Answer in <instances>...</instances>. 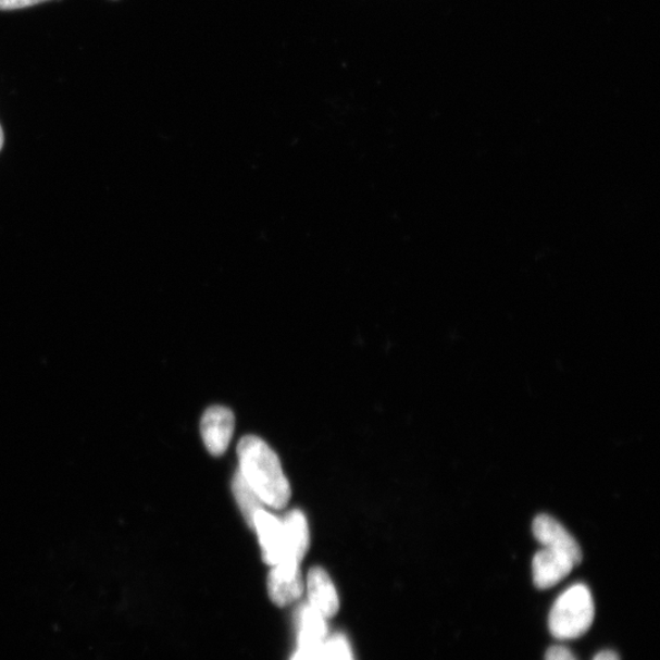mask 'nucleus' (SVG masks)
<instances>
[{
	"label": "nucleus",
	"instance_id": "f257e3e1",
	"mask_svg": "<svg viewBox=\"0 0 660 660\" xmlns=\"http://www.w3.org/2000/svg\"><path fill=\"white\" fill-rule=\"evenodd\" d=\"M241 475L263 501L275 510L288 506L291 489L281 460L260 437L246 436L238 445Z\"/></svg>",
	"mask_w": 660,
	"mask_h": 660
},
{
	"label": "nucleus",
	"instance_id": "f03ea898",
	"mask_svg": "<svg viewBox=\"0 0 660 660\" xmlns=\"http://www.w3.org/2000/svg\"><path fill=\"white\" fill-rule=\"evenodd\" d=\"M595 620V602L589 588L583 584L569 587L550 609L549 632L560 642L584 636Z\"/></svg>",
	"mask_w": 660,
	"mask_h": 660
},
{
	"label": "nucleus",
	"instance_id": "7ed1b4c3",
	"mask_svg": "<svg viewBox=\"0 0 660 660\" xmlns=\"http://www.w3.org/2000/svg\"><path fill=\"white\" fill-rule=\"evenodd\" d=\"M234 429L235 416L231 409L215 406L206 410L201 420V436L210 454H224L231 445Z\"/></svg>",
	"mask_w": 660,
	"mask_h": 660
},
{
	"label": "nucleus",
	"instance_id": "20e7f679",
	"mask_svg": "<svg viewBox=\"0 0 660 660\" xmlns=\"http://www.w3.org/2000/svg\"><path fill=\"white\" fill-rule=\"evenodd\" d=\"M576 565L577 561L563 551L544 547L532 563L534 583L540 589L555 587L569 576Z\"/></svg>",
	"mask_w": 660,
	"mask_h": 660
},
{
	"label": "nucleus",
	"instance_id": "39448f33",
	"mask_svg": "<svg viewBox=\"0 0 660 660\" xmlns=\"http://www.w3.org/2000/svg\"><path fill=\"white\" fill-rule=\"evenodd\" d=\"M284 527V551L279 564L300 565L310 547L308 519L299 509L288 512L282 520Z\"/></svg>",
	"mask_w": 660,
	"mask_h": 660
},
{
	"label": "nucleus",
	"instance_id": "423d86ee",
	"mask_svg": "<svg viewBox=\"0 0 660 660\" xmlns=\"http://www.w3.org/2000/svg\"><path fill=\"white\" fill-rule=\"evenodd\" d=\"M252 530L259 536L264 563L271 566L279 564L284 551L282 520L262 509L254 515Z\"/></svg>",
	"mask_w": 660,
	"mask_h": 660
},
{
	"label": "nucleus",
	"instance_id": "0eeeda50",
	"mask_svg": "<svg viewBox=\"0 0 660 660\" xmlns=\"http://www.w3.org/2000/svg\"><path fill=\"white\" fill-rule=\"evenodd\" d=\"M534 535L541 547L563 551V553L575 559L577 563L583 560V551L568 530L555 518L539 515L534 521Z\"/></svg>",
	"mask_w": 660,
	"mask_h": 660
},
{
	"label": "nucleus",
	"instance_id": "6e6552de",
	"mask_svg": "<svg viewBox=\"0 0 660 660\" xmlns=\"http://www.w3.org/2000/svg\"><path fill=\"white\" fill-rule=\"evenodd\" d=\"M302 590L300 565L283 563L272 566L269 594L275 605L284 607L294 603L301 597Z\"/></svg>",
	"mask_w": 660,
	"mask_h": 660
},
{
	"label": "nucleus",
	"instance_id": "1a4fd4ad",
	"mask_svg": "<svg viewBox=\"0 0 660 660\" xmlns=\"http://www.w3.org/2000/svg\"><path fill=\"white\" fill-rule=\"evenodd\" d=\"M309 605L323 618L338 613L339 597L329 575L322 568H312L308 576Z\"/></svg>",
	"mask_w": 660,
	"mask_h": 660
},
{
	"label": "nucleus",
	"instance_id": "9d476101",
	"mask_svg": "<svg viewBox=\"0 0 660 660\" xmlns=\"http://www.w3.org/2000/svg\"><path fill=\"white\" fill-rule=\"evenodd\" d=\"M232 488L246 524L252 528L254 515L264 507L263 501L248 484V481L244 478L239 470L235 472Z\"/></svg>",
	"mask_w": 660,
	"mask_h": 660
},
{
	"label": "nucleus",
	"instance_id": "9b49d317",
	"mask_svg": "<svg viewBox=\"0 0 660 660\" xmlns=\"http://www.w3.org/2000/svg\"><path fill=\"white\" fill-rule=\"evenodd\" d=\"M328 639L323 643H299V651L292 660H331Z\"/></svg>",
	"mask_w": 660,
	"mask_h": 660
},
{
	"label": "nucleus",
	"instance_id": "f8f14e48",
	"mask_svg": "<svg viewBox=\"0 0 660 660\" xmlns=\"http://www.w3.org/2000/svg\"><path fill=\"white\" fill-rule=\"evenodd\" d=\"M327 646L331 660H353L348 639L343 635L328 638Z\"/></svg>",
	"mask_w": 660,
	"mask_h": 660
},
{
	"label": "nucleus",
	"instance_id": "ddd939ff",
	"mask_svg": "<svg viewBox=\"0 0 660 660\" xmlns=\"http://www.w3.org/2000/svg\"><path fill=\"white\" fill-rule=\"evenodd\" d=\"M546 660H577V658L569 648L564 646H553L548 649Z\"/></svg>",
	"mask_w": 660,
	"mask_h": 660
},
{
	"label": "nucleus",
	"instance_id": "4468645a",
	"mask_svg": "<svg viewBox=\"0 0 660 660\" xmlns=\"http://www.w3.org/2000/svg\"><path fill=\"white\" fill-rule=\"evenodd\" d=\"M47 2V0H0V10H15Z\"/></svg>",
	"mask_w": 660,
	"mask_h": 660
},
{
	"label": "nucleus",
	"instance_id": "2eb2a0df",
	"mask_svg": "<svg viewBox=\"0 0 660 660\" xmlns=\"http://www.w3.org/2000/svg\"><path fill=\"white\" fill-rule=\"evenodd\" d=\"M594 660H620L619 656L613 651L599 652Z\"/></svg>",
	"mask_w": 660,
	"mask_h": 660
},
{
	"label": "nucleus",
	"instance_id": "dca6fc26",
	"mask_svg": "<svg viewBox=\"0 0 660 660\" xmlns=\"http://www.w3.org/2000/svg\"><path fill=\"white\" fill-rule=\"evenodd\" d=\"M4 145V133L2 129V125H0V151H2Z\"/></svg>",
	"mask_w": 660,
	"mask_h": 660
}]
</instances>
